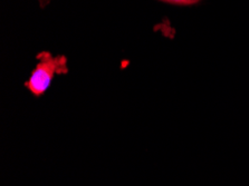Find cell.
Masks as SVG:
<instances>
[{
	"mask_svg": "<svg viewBox=\"0 0 249 186\" xmlns=\"http://www.w3.org/2000/svg\"><path fill=\"white\" fill-rule=\"evenodd\" d=\"M38 60L39 63L26 83V87L35 96H40L46 92L55 75L67 73L65 57H54L50 52H41L38 56Z\"/></svg>",
	"mask_w": 249,
	"mask_h": 186,
	"instance_id": "obj_1",
	"label": "cell"
},
{
	"mask_svg": "<svg viewBox=\"0 0 249 186\" xmlns=\"http://www.w3.org/2000/svg\"><path fill=\"white\" fill-rule=\"evenodd\" d=\"M160 1L172 3V5H180V6H189L195 5V3L199 2L200 0H160Z\"/></svg>",
	"mask_w": 249,
	"mask_h": 186,
	"instance_id": "obj_2",
	"label": "cell"
}]
</instances>
